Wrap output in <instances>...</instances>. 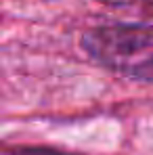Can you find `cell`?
<instances>
[{"label": "cell", "instance_id": "2", "mask_svg": "<svg viewBox=\"0 0 153 155\" xmlns=\"http://www.w3.org/2000/svg\"><path fill=\"white\" fill-rule=\"evenodd\" d=\"M15 155H78V153L59 151L55 147H19V149H15Z\"/></svg>", "mask_w": 153, "mask_h": 155}, {"label": "cell", "instance_id": "3", "mask_svg": "<svg viewBox=\"0 0 153 155\" xmlns=\"http://www.w3.org/2000/svg\"><path fill=\"white\" fill-rule=\"evenodd\" d=\"M105 4H111V6H126V4H132L136 0H101Z\"/></svg>", "mask_w": 153, "mask_h": 155}, {"label": "cell", "instance_id": "1", "mask_svg": "<svg viewBox=\"0 0 153 155\" xmlns=\"http://www.w3.org/2000/svg\"><path fill=\"white\" fill-rule=\"evenodd\" d=\"M84 52L118 76L153 82V29L141 25H99L84 31Z\"/></svg>", "mask_w": 153, "mask_h": 155}]
</instances>
